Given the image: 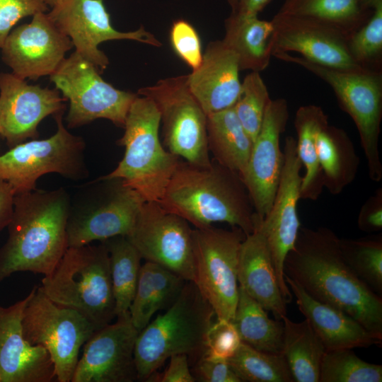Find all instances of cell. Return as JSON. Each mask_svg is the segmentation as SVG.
Masks as SVG:
<instances>
[{
    "label": "cell",
    "instance_id": "obj_1",
    "mask_svg": "<svg viewBox=\"0 0 382 382\" xmlns=\"http://www.w3.org/2000/svg\"><path fill=\"white\" fill-rule=\"evenodd\" d=\"M284 272L311 297L348 314L382 341V299L347 264L334 231L301 226Z\"/></svg>",
    "mask_w": 382,
    "mask_h": 382
},
{
    "label": "cell",
    "instance_id": "obj_2",
    "mask_svg": "<svg viewBox=\"0 0 382 382\" xmlns=\"http://www.w3.org/2000/svg\"><path fill=\"white\" fill-rule=\"evenodd\" d=\"M70 203L62 187L15 194L8 237L0 248V282L18 272H52L68 248Z\"/></svg>",
    "mask_w": 382,
    "mask_h": 382
},
{
    "label": "cell",
    "instance_id": "obj_3",
    "mask_svg": "<svg viewBox=\"0 0 382 382\" xmlns=\"http://www.w3.org/2000/svg\"><path fill=\"white\" fill-rule=\"evenodd\" d=\"M158 203L195 228L224 222L246 235L255 229L257 214L242 177L214 161L199 166L180 160Z\"/></svg>",
    "mask_w": 382,
    "mask_h": 382
},
{
    "label": "cell",
    "instance_id": "obj_4",
    "mask_svg": "<svg viewBox=\"0 0 382 382\" xmlns=\"http://www.w3.org/2000/svg\"><path fill=\"white\" fill-rule=\"evenodd\" d=\"M214 317L196 284L186 281L176 301L138 334L134 351L137 380L147 381L173 355L185 354L189 361L203 356Z\"/></svg>",
    "mask_w": 382,
    "mask_h": 382
},
{
    "label": "cell",
    "instance_id": "obj_5",
    "mask_svg": "<svg viewBox=\"0 0 382 382\" xmlns=\"http://www.w3.org/2000/svg\"><path fill=\"white\" fill-rule=\"evenodd\" d=\"M160 125L153 100L137 94L128 111L124 134L117 141L125 149L124 156L101 178L122 180L146 202H160L180 160L161 144Z\"/></svg>",
    "mask_w": 382,
    "mask_h": 382
},
{
    "label": "cell",
    "instance_id": "obj_6",
    "mask_svg": "<svg viewBox=\"0 0 382 382\" xmlns=\"http://www.w3.org/2000/svg\"><path fill=\"white\" fill-rule=\"evenodd\" d=\"M40 287L53 302L80 312L98 329L116 317L109 254L103 243L68 247Z\"/></svg>",
    "mask_w": 382,
    "mask_h": 382
},
{
    "label": "cell",
    "instance_id": "obj_7",
    "mask_svg": "<svg viewBox=\"0 0 382 382\" xmlns=\"http://www.w3.org/2000/svg\"><path fill=\"white\" fill-rule=\"evenodd\" d=\"M274 57L302 66L331 87L339 106L350 116L358 130L369 178L380 182L382 180L379 151L382 72L332 69L289 53H279Z\"/></svg>",
    "mask_w": 382,
    "mask_h": 382
},
{
    "label": "cell",
    "instance_id": "obj_8",
    "mask_svg": "<svg viewBox=\"0 0 382 382\" xmlns=\"http://www.w3.org/2000/svg\"><path fill=\"white\" fill-rule=\"evenodd\" d=\"M146 202L120 179L100 178L71 199L66 224L68 247L127 236Z\"/></svg>",
    "mask_w": 382,
    "mask_h": 382
},
{
    "label": "cell",
    "instance_id": "obj_9",
    "mask_svg": "<svg viewBox=\"0 0 382 382\" xmlns=\"http://www.w3.org/2000/svg\"><path fill=\"white\" fill-rule=\"evenodd\" d=\"M64 112L54 116L57 129L52 136L26 141L0 156V180L8 183L15 194L35 190L39 178L48 173L71 180L88 177L86 143L65 127Z\"/></svg>",
    "mask_w": 382,
    "mask_h": 382
},
{
    "label": "cell",
    "instance_id": "obj_10",
    "mask_svg": "<svg viewBox=\"0 0 382 382\" xmlns=\"http://www.w3.org/2000/svg\"><path fill=\"white\" fill-rule=\"evenodd\" d=\"M22 325L25 340L50 354L59 382H71L81 348L98 330L80 312L53 302L40 286L30 292Z\"/></svg>",
    "mask_w": 382,
    "mask_h": 382
},
{
    "label": "cell",
    "instance_id": "obj_11",
    "mask_svg": "<svg viewBox=\"0 0 382 382\" xmlns=\"http://www.w3.org/2000/svg\"><path fill=\"white\" fill-rule=\"evenodd\" d=\"M137 93L149 98L158 108L167 151L193 165L212 163L207 114L189 89L187 74L161 79Z\"/></svg>",
    "mask_w": 382,
    "mask_h": 382
},
{
    "label": "cell",
    "instance_id": "obj_12",
    "mask_svg": "<svg viewBox=\"0 0 382 382\" xmlns=\"http://www.w3.org/2000/svg\"><path fill=\"white\" fill-rule=\"evenodd\" d=\"M192 228L194 283L216 318L232 321L238 299V264L246 234L238 227Z\"/></svg>",
    "mask_w": 382,
    "mask_h": 382
},
{
    "label": "cell",
    "instance_id": "obj_13",
    "mask_svg": "<svg viewBox=\"0 0 382 382\" xmlns=\"http://www.w3.org/2000/svg\"><path fill=\"white\" fill-rule=\"evenodd\" d=\"M50 79L69 101L65 119L68 128L100 118L123 128L137 96V93L119 90L103 80L98 69L76 51L63 60Z\"/></svg>",
    "mask_w": 382,
    "mask_h": 382
},
{
    "label": "cell",
    "instance_id": "obj_14",
    "mask_svg": "<svg viewBox=\"0 0 382 382\" xmlns=\"http://www.w3.org/2000/svg\"><path fill=\"white\" fill-rule=\"evenodd\" d=\"M127 238L141 258L194 282L192 228L181 216L157 202H144Z\"/></svg>",
    "mask_w": 382,
    "mask_h": 382
},
{
    "label": "cell",
    "instance_id": "obj_15",
    "mask_svg": "<svg viewBox=\"0 0 382 382\" xmlns=\"http://www.w3.org/2000/svg\"><path fill=\"white\" fill-rule=\"evenodd\" d=\"M47 15L70 38L75 51L93 64L100 74L109 64L108 57L98 48L103 42L129 40L155 47L162 45L142 25L130 32L115 30L103 0H62Z\"/></svg>",
    "mask_w": 382,
    "mask_h": 382
},
{
    "label": "cell",
    "instance_id": "obj_16",
    "mask_svg": "<svg viewBox=\"0 0 382 382\" xmlns=\"http://www.w3.org/2000/svg\"><path fill=\"white\" fill-rule=\"evenodd\" d=\"M283 152L284 165L275 196L270 211L260 219V226L267 240L279 286L288 303L292 294L284 277V264L301 228L297 203L301 199L303 166L293 137L285 138Z\"/></svg>",
    "mask_w": 382,
    "mask_h": 382
},
{
    "label": "cell",
    "instance_id": "obj_17",
    "mask_svg": "<svg viewBox=\"0 0 382 382\" xmlns=\"http://www.w3.org/2000/svg\"><path fill=\"white\" fill-rule=\"evenodd\" d=\"M73 47L47 13L40 12L10 32L1 48V59L16 76L37 80L53 74Z\"/></svg>",
    "mask_w": 382,
    "mask_h": 382
},
{
    "label": "cell",
    "instance_id": "obj_18",
    "mask_svg": "<svg viewBox=\"0 0 382 382\" xmlns=\"http://www.w3.org/2000/svg\"><path fill=\"white\" fill-rule=\"evenodd\" d=\"M96 330L83 345L71 382H133L137 380L134 351L139 331L129 311Z\"/></svg>",
    "mask_w": 382,
    "mask_h": 382
},
{
    "label": "cell",
    "instance_id": "obj_19",
    "mask_svg": "<svg viewBox=\"0 0 382 382\" xmlns=\"http://www.w3.org/2000/svg\"><path fill=\"white\" fill-rule=\"evenodd\" d=\"M274 32L272 54L296 52L300 57L332 69L366 70L351 57L348 37L338 30L311 18L277 13L271 20Z\"/></svg>",
    "mask_w": 382,
    "mask_h": 382
},
{
    "label": "cell",
    "instance_id": "obj_20",
    "mask_svg": "<svg viewBox=\"0 0 382 382\" xmlns=\"http://www.w3.org/2000/svg\"><path fill=\"white\" fill-rule=\"evenodd\" d=\"M66 100L56 88L30 85L12 73L0 72V137L10 148L37 139L40 122L64 112Z\"/></svg>",
    "mask_w": 382,
    "mask_h": 382
},
{
    "label": "cell",
    "instance_id": "obj_21",
    "mask_svg": "<svg viewBox=\"0 0 382 382\" xmlns=\"http://www.w3.org/2000/svg\"><path fill=\"white\" fill-rule=\"evenodd\" d=\"M289 117L285 99L270 100L242 178L255 212L261 218L270 211L279 182L284 165L280 136L286 129Z\"/></svg>",
    "mask_w": 382,
    "mask_h": 382
},
{
    "label": "cell",
    "instance_id": "obj_22",
    "mask_svg": "<svg viewBox=\"0 0 382 382\" xmlns=\"http://www.w3.org/2000/svg\"><path fill=\"white\" fill-rule=\"evenodd\" d=\"M30 299L0 305V382H50L56 379L50 354L23 335V311Z\"/></svg>",
    "mask_w": 382,
    "mask_h": 382
},
{
    "label": "cell",
    "instance_id": "obj_23",
    "mask_svg": "<svg viewBox=\"0 0 382 382\" xmlns=\"http://www.w3.org/2000/svg\"><path fill=\"white\" fill-rule=\"evenodd\" d=\"M236 55L221 40L210 42L200 65L187 74L189 89L207 115L232 108L241 82Z\"/></svg>",
    "mask_w": 382,
    "mask_h": 382
},
{
    "label": "cell",
    "instance_id": "obj_24",
    "mask_svg": "<svg viewBox=\"0 0 382 382\" xmlns=\"http://www.w3.org/2000/svg\"><path fill=\"white\" fill-rule=\"evenodd\" d=\"M257 215L254 231L241 245L238 264V286L275 319L286 316V302L279 286L266 238Z\"/></svg>",
    "mask_w": 382,
    "mask_h": 382
},
{
    "label": "cell",
    "instance_id": "obj_25",
    "mask_svg": "<svg viewBox=\"0 0 382 382\" xmlns=\"http://www.w3.org/2000/svg\"><path fill=\"white\" fill-rule=\"evenodd\" d=\"M284 277L296 297L300 312L326 350L368 347L381 344V340L348 314L313 299L288 276L284 274Z\"/></svg>",
    "mask_w": 382,
    "mask_h": 382
},
{
    "label": "cell",
    "instance_id": "obj_26",
    "mask_svg": "<svg viewBox=\"0 0 382 382\" xmlns=\"http://www.w3.org/2000/svg\"><path fill=\"white\" fill-rule=\"evenodd\" d=\"M186 282L169 270L146 261L141 266L135 294L129 313L139 332L154 314L168 308L178 299Z\"/></svg>",
    "mask_w": 382,
    "mask_h": 382
},
{
    "label": "cell",
    "instance_id": "obj_27",
    "mask_svg": "<svg viewBox=\"0 0 382 382\" xmlns=\"http://www.w3.org/2000/svg\"><path fill=\"white\" fill-rule=\"evenodd\" d=\"M225 35L222 40L236 55L240 71H260L269 65L274 32L271 21L257 16H237L230 13L224 21Z\"/></svg>",
    "mask_w": 382,
    "mask_h": 382
},
{
    "label": "cell",
    "instance_id": "obj_28",
    "mask_svg": "<svg viewBox=\"0 0 382 382\" xmlns=\"http://www.w3.org/2000/svg\"><path fill=\"white\" fill-rule=\"evenodd\" d=\"M316 149L323 187L332 195L341 193L359 170V158L352 141L344 129L328 123L318 134Z\"/></svg>",
    "mask_w": 382,
    "mask_h": 382
},
{
    "label": "cell",
    "instance_id": "obj_29",
    "mask_svg": "<svg viewBox=\"0 0 382 382\" xmlns=\"http://www.w3.org/2000/svg\"><path fill=\"white\" fill-rule=\"evenodd\" d=\"M207 135L209 151L214 156V161L243 178L253 141L241 125L233 107L207 115Z\"/></svg>",
    "mask_w": 382,
    "mask_h": 382
},
{
    "label": "cell",
    "instance_id": "obj_30",
    "mask_svg": "<svg viewBox=\"0 0 382 382\" xmlns=\"http://www.w3.org/2000/svg\"><path fill=\"white\" fill-rule=\"evenodd\" d=\"M278 13L318 21L349 38L371 16L373 0H284Z\"/></svg>",
    "mask_w": 382,
    "mask_h": 382
},
{
    "label": "cell",
    "instance_id": "obj_31",
    "mask_svg": "<svg viewBox=\"0 0 382 382\" xmlns=\"http://www.w3.org/2000/svg\"><path fill=\"white\" fill-rule=\"evenodd\" d=\"M328 123V116L316 105L301 106L296 112L294 125L297 135L296 152L305 169L302 175L301 199L316 200L324 187L316 139L320 130Z\"/></svg>",
    "mask_w": 382,
    "mask_h": 382
},
{
    "label": "cell",
    "instance_id": "obj_32",
    "mask_svg": "<svg viewBox=\"0 0 382 382\" xmlns=\"http://www.w3.org/2000/svg\"><path fill=\"white\" fill-rule=\"evenodd\" d=\"M282 320V354L293 381L319 382L321 361L326 351L323 342L306 319L295 323L286 316Z\"/></svg>",
    "mask_w": 382,
    "mask_h": 382
},
{
    "label": "cell",
    "instance_id": "obj_33",
    "mask_svg": "<svg viewBox=\"0 0 382 382\" xmlns=\"http://www.w3.org/2000/svg\"><path fill=\"white\" fill-rule=\"evenodd\" d=\"M232 322L241 342L257 350L282 354L283 322L270 318L266 310L239 286Z\"/></svg>",
    "mask_w": 382,
    "mask_h": 382
},
{
    "label": "cell",
    "instance_id": "obj_34",
    "mask_svg": "<svg viewBox=\"0 0 382 382\" xmlns=\"http://www.w3.org/2000/svg\"><path fill=\"white\" fill-rule=\"evenodd\" d=\"M103 243L109 254L115 316L129 311L139 279L141 257L126 236H117Z\"/></svg>",
    "mask_w": 382,
    "mask_h": 382
},
{
    "label": "cell",
    "instance_id": "obj_35",
    "mask_svg": "<svg viewBox=\"0 0 382 382\" xmlns=\"http://www.w3.org/2000/svg\"><path fill=\"white\" fill-rule=\"evenodd\" d=\"M227 361L241 381L294 382L282 354L257 350L241 342Z\"/></svg>",
    "mask_w": 382,
    "mask_h": 382
},
{
    "label": "cell",
    "instance_id": "obj_36",
    "mask_svg": "<svg viewBox=\"0 0 382 382\" xmlns=\"http://www.w3.org/2000/svg\"><path fill=\"white\" fill-rule=\"evenodd\" d=\"M342 256L355 274L374 292L382 294V237L340 238Z\"/></svg>",
    "mask_w": 382,
    "mask_h": 382
},
{
    "label": "cell",
    "instance_id": "obj_37",
    "mask_svg": "<svg viewBox=\"0 0 382 382\" xmlns=\"http://www.w3.org/2000/svg\"><path fill=\"white\" fill-rule=\"evenodd\" d=\"M382 366L360 359L352 349L326 350L319 382H381Z\"/></svg>",
    "mask_w": 382,
    "mask_h": 382
},
{
    "label": "cell",
    "instance_id": "obj_38",
    "mask_svg": "<svg viewBox=\"0 0 382 382\" xmlns=\"http://www.w3.org/2000/svg\"><path fill=\"white\" fill-rule=\"evenodd\" d=\"M352 59L362 69L382 72V0H373L369 20L347 41Z\"/></svg>",
    "mask_w": 382,
    "mask_h": 382
},
{
    "label": "cell",
    "instance_id": "obj_39",
    "mask_svg": "<svg viewBox=\"0 0 382 382\" xmlns=\"http://www.w3.org/2000/svg\"><path fill=\"white\" fill-rule=\"evenodd\" d=\"M271 100L259 72L250 71L245 76L241 82L240 93L233 108L253 142L260 132Z\"/></svg>",
    "mask_w": 382,
    "mask_h": 382
},
{
    "label": "cell",
    "instance_id": "obj_40",
    "mask_svg": "<svg viewBox=\"0 0 382 382\" xmlns=\"http://www.w3.org/2000/svg\"><path fill=\"white\" fill-rule=\"evenodd\" d=\"M169 39L175 54L192 71L200 65L203 57L201 41L191 23L182 18L174 21L170 29Z\"/></svg>",
    "mask_w": 382,
    "mask_h": 382
},
{
    "label": "cell",
    "instance_id": "obj_41",
    "mask_svg": "<svg viewBox=\"0 0 382 382\" xmlns=\"http://www.w3.org/2000/svg\"><path fill=\"white\" fill-rule=\"evenodd\" d=\"M241 342L233 322L216 318L207 332L203 356L228 360L234 354Z\"/></svg>",
    "mask_w": 382,
    "mask_h": 382
},
{
    "label": "cell",
    "instance_id": "obj_42",
    "mask_svg": "<svg viewBox=\"0 0 382 382\" xmlns=\"http://www.w3.org/2000/svg\"><path fill=\"white\" fill-rule=\"evenodd\" d=\"M47 8L45 0H0V49L21 19L45 12Z\"/></svg>",
    "mask_w": 382,
    "mask_h": 382
},
{
    "label": "cell",
    "instance_id": "obj_43",
    "mask_svg": "<svg viewBox=\"0 0 382 382\" xmlns=\"http://www.w3.org/2000/svg\"><path fill=\"white\" fill-rule=\"evenodd\" d=\"M196 381L202 382H241L227 360L202 356L192 371Z\"/></svg>",
    "mask_w": 382,
    "mask_h": 382
},
{
    "label": "cell",
    "instance_id": "obj_44",
    "mask_svg": "<svg viewBox=\"0 0 382 382\" xmlns=\"http://www.w3.org/2000/svg\"><path fill=\"white\" fill-rule=\"evenodd\" d=\"M359 228L364 232L380 231L382 228V189L378 188L364 203L357 219Z\"/></svg>",
    "mask_w": 382,
    "mask_h": 382
},
{
    "label": "cell",
    "instance_id": "obj_45",
    "mask_svg": "<svg viewBox=\"0 0 382 382\" xmlns=\"http://www.w3.org/2000/svg\"><path fill=\"white\" fill-rule=\"evenodd\" d=\"M170 362L161 374H153L147 381L156 382H195L196 381L189 366L188 357L185 354L171 356Z\"/></svg>",
    "mask_w": 382,
    "mask_h": 382
},
{
    "label": "cell",
    "instance_id": "obj_46",
    "mask_svg": "<svg viewBox=\"0 0 382 382\" xmlns=\"http://www.w3.org/2000/svg\"><path fill=\"white\" fill-rule=\"evenodd\" d=\"M15 192L6 182L0 180V231L7 227L11 221Z\"/></svg>",
    "mask_w": 382,
    "mask_h": 382
},
{
    "label": "cell",
    "instance_id": "obj_47",
    "mask_svg": "<svg viewBox=\"0 0 382 382\" xmlns=\"http://www.w3.org/2000/svg\"><path fill=\"white\" fill-rule=\"evenodd\" d=\"M272 0H237L231 13L237 16H257Z\"/></svg>",
    "mask_w": 382,
    "mask_h": 382
},
{
    "label": "cell",
    "instance_id": "obj_48",
    "mask_svg": "<svg viewBox=\"0 0 382 382\" xmlns=\"http://www.w3.org/2000/svg\"><path fill=\"white\" fill-rule=\"evenodd\" d=\"M46 4L51 8L59 4L62 0H45Z\"/></svg>",
    "mask_w": 382,
    "mask_h": 382
},
{
    "label": "cell",
    "instance_id": "obj_49",
    "mask_svg": "<svg viewBox=\"0 0 382 382\" xmlns=\"http://www.w3.org/2000/svg\"><path fill=\"white\" fill-rule=\"evenodd\" d=\"M228 4H229L231 11L235 8L236 5L237 0H226Z\"/></svg>",
    "mask_w": 382,
    "mask_h": 382
}]
</instances>
